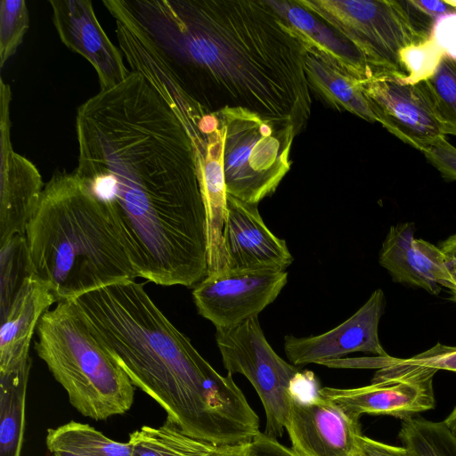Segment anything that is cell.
<instances>
[{
    "mask_svg": "<svg viewBox=\"0 0 456 456\" xmlns=\"http://www.w3.org/2000/svg\"><path fill=\"white\" fill-rule=\"evenodd\" d=\"M385 305V294L381 289H378L355 314L336 328L306 338L285 336L287 358L297 367L309 363L323 364L354 352L389 356L379 337V324Z\"/></svg>",
    "mask_w": 456,
    "mask_h": 456,
    "instance_id": "cell-14",
    "label": "cell"
},
{
    "mask_svg": "<svg viewBox=\"0 0 456 456\" xmlns=\"http://www.w3.org/2000/svg\"><path fill=\"white\" fill-rule=\"evenodd\" d=\"M288 281L285 271H237L208 273L192 291L198 313L216 329L233 327L273 303Z\"/></svg>",
    "mask_w": 456,
    "mask_h": 456,
    "instance_id": "cell-12",
    "label": "cell"
},
{
    "mask_svg": "<svg viewBox=\"0 0 456 456\" xmlns=\"http://www.w3.org/2000/svg\"><path fill=\"white\" fill-rule=\"evenodd\" d=\"M437 370L389 356L371 383L355 388H320L322 397L349 416L388 415L400 419L435 407L433 379Z\"/></svg>",
    "mask_w": 456,
    "mask_h": 456,
    "instance_id": "cell-9",
    "label": "cell"
},
{
    "mask_svg": "<svg viewBox=\"0 0 456 456\" xmlns=\"http://www.w3.org/2000/svg\"><path fill=\"white\" fill-rule=\"evenodd\" d=\"M31 275L25 235L0 244V317L8 310L25 279Z\"/></svg>",
    "mask_w": 456,
    "mask_h": 456,
    "instance_id": "cell-27",
    "label": "cell"
},
{
    "mask_svg": "<svg viewBox=\"0 0 456 456\" xmlns=\"http://www.w3.org/2000/svg\"><path fill=\"white\" fill-rule=\"evenodd\" d=\"M267 3L292 27L318 44L355 78L364 80L372 76V69L353 45L295 0H267Z\"/></svg>",
    "mask_w": 456,
    "mask_h": 456,
    "instance_id": "cell-21",
    "label": "cell"
},
{
    "mask_svg": "<svg viewBox=\"0 0 456 456\" xmlns=\"http://www.w3.org/2000/svg\"><path fill=\"white\" fill-rule=\"evenodd\" d=\"M379 262L394 281L420 288L432 295H438L443 287L449 289L451 285L445 255L438 246L415 238L413 223L390 226Z\"/></svg>",
    "mask_w": 456,
    "mask_h": 456,
    "instance_id": "cell-17",
    "label": "cell"
},
{
    "mask_svg": "<svg viewBox=\"0 0 456 456\" xmlns=\"http://www.w3.org/2000/svg\"><path fill=\"white\" fill-rule=\"evenodd\" d=\"M357 456H416L410 449L389 445L362 435Z\"/></svg>",
    "mask_w": 456,
    "mask_h": 456,
    "instance_id": "cell-34",
    "label": "cell"
},
{
    "mask_svg": "<svg viewBox=\"0 0 456 456\" xmlns=\"http://www.w3.org/2000/svg\"><path fill=\"white\" fill-rule=\"evenodd\" d=\"M76 133L74 173L110 207L133 254L167 256L197 236L206 209L195 144L141 74L81 104Z\"/></svg>",
    "mask_w": 456,
    "mask_h": 456,
    "instance_id": "cell-1",
    "label": "cell"
},
{
    "mask_svg": "<svg viewBox=\"0 0 456 456\" xmlns=\"http://www.w3.org/2000/svg\"><path fill=\"white\" fill-rule=\"evenodd\" d=\"M37 334L35 350L81 415L104 420L130 410L135 387L95 339L73 300L47 310Z\"/></svg>",
    "mask_w": 456,
    "mask_h": 456,
    "instance_id": "cell-5",
    "label": "cell"
},
{
    "mask_svg": "<svg viewBox=\"0 0 456 456\" xmlns=\"http://www.w3.org/2000/svg\"><path fill=\"white\" fill-rule=\"evenodd\" d=\"M398 437L416 456H456V437L444 420L419 416L401 419Z\"/></svg>",
    "mask_w": 456,
    "mask_h": 456,
    "instance_id": "cell-25",
    "label": "cell"
},
{
    "mask_svg": "<svg viewBox=\"0 0 456 456\" xmlns=\"http://www.w3.org/2000/svg\"><path fill=\"white\" fill-rule=\"evenodd\" d=\"M430 39L443 55L456 59V10L434 20Z\"/></svg>",
    "mask_w": 456,
    "mask_h": 456,
    "instance_id": "cell-32",
    "label": "cell"
},
{
    "mask_svg": "<svg viewBox=\"0 0 456 456\" xmlns=\"http://www.w3.org/2000/svg\"><path fill=\"white\" fill-rule=\"evenodd\" d=\"M49 4L61 42L91 63L101 90L116 86L130 75L120 50L104 32L90 0H51Z\"/></svg>",
    "mask_w": 456,
    "mask_h": 456,
    "instance_id": "cell-16",
    "label": "cell"
},
{
    "mask_svg": "<svg viewBox=\"0 0 456 456\" xmlns=\"http://www.w3.org/2000/svg\"><path fill=\"white\" fill-rule=\"evenodd\" d=\"M407 361L429 368L456 372V346L436 344L431 348L407 358Z\"/></svg>",
    "mask_w": 456,
    "mask_h": 456,
    "instance_id": "cell-33",
    "label": "cell"
},
{
    "mask_svg": "<svg viewBox=\"0 0 456 456\" xmlns=\"http://www.w3.org/2000/svg\"><path fill=\"white\" fill-rule=\"evenodd\" d=\"M11 87L0 79V244L25 235L44 190L36 166L15 152L10 138Z\"/></svg>",
    "mask_w": 456,
    "mask_h": 456,
    "instance_id": "cell-13",
    "label": "cell"
},
{
    "mask_svg": "<svg viewBox=\"0 0 456 456\" xmlns=\"http://www.w3.org/2000/svg\"><path fill=\"white\" fill-rule=\"evenodd\" d=\"M226 269L285 271L293 262L287 243L264 223L256 204L227 196L224 225Z\"/></svg>",
    "mask_w": 456,
    "mask_h": 456,
    "instance_id": "cell-15",
    "label": "cell"
},
{
    "mask_svg": "<svg viewBox=\"0 0 456 456\" xmlns=\"http://www.w3.org/2000/svg\"><path fill=\"white\" fill-rule=\"evenodd\" d=\"M92 334L186 435L216 447L260 434L259 419L232 375L219 374L134 281L74 299Z\"/></svg>",
    "mask_w": 456,
    "mask_h": 456,
    "instance_id": "cell-3",
    "label": "cell"
},
{
    "mask_svg": "<svg viewBox=\"0 0 456 456\" xmlns=\"http://www.w3.org/2000/svg\"><path fill=\"white\" fill-rule=\"evenodd\" d=\"M359 81L376 121L404 143L423 152L445 137L422 80L375 73Z\"/></svg>",
    "mask_w": 456,
    "mask_h": 456,
    "instance_id": "cell-11",
    "label": "cell"
},
{
    "mask_svg": "<svg viewBox=\"0 0 456 456\" xmlns=\"http://www.w3.org/2000/svg\"><path fill=\"white\" fill-rule=\"evenodd\" d=\"M57 302L50 287L32 274L14 295L1 316L0 373H8L31 362L29 346L42 315Z\"/></svg>",
    "mask_w": 456,
    "mask_h": 456,
    "instance_id": "cell-18",
    "label": "cell"
},
{
    "mask_svg": "<svg viewBox=\"0 0 456 456\" xmlns=\"http://www.w3.org/2000/svg\"><path fill=\"white\" fill-rule=\"evenodd\" d=\"M445 425L451 430L452 435L456 437V406L453 410L449 413V415L444 420Z\"/></svg>",
    "mask_w": 456,
    "mask_h": 456,
    "instance_id": "cell-38",
    "label": "cell"
},
{
    "mask_svg": "<svg viewBox=\"0 0 456 456\" xmlns=\"http://www.w3.org/2000/svg\"><path fill=\"white\" fill-rule=\"evenodd\" d=\"M45 444L52 456H131V444L118 442L86 423L70 420L48 428Z\"/></svg>",
    "mask_w": 456,
    "mask_h": 456,
    "instance_id": "cell-23",
    "label": "cell"
},
{
    "mask_svg": "<svg viewBox=\"0 0 456 456\" xmlns=\"http://www.w3.org/2000/svg\"><path fill=\"white\" fill-rule=\"evenodd\" d=\"M411 4L421 12L430 17L433 20L455 9L446 4L445 1L430 0H411Z\"/></svg>",
    "mask_w": 456,
    "mask_h": 456,
    "instance_id": "cell-35",
    "label": "cell"
},
{
    "mask_svg": "<svg viewBox=\"0 0 456 456\" xmlns=\"http://www.w3.org/2000/svg\"><path fill=\"white\" fill-rule=\"evenodd\" d=\"M318 383L291 388L286 430L298 456H357L359 419L319 394Z\"/></svg>",
    "mask_w": 456,
    "mask_h": 456,
    "instance_id": "cell-10",
    "label": "cell"
},
{
    "mask_svg": "<svg viewBox=\"0 0 456 456\" xmlns=\"http://www.w3.org/2000/svg\"><path fill=\"white\" fill-rule=\"evenodd\" d=\"M438 247L448 259L456 261V232L443 240Z\"/></svg>",
    "mask_w": 456,
    "mask_h": 456,
    "instance_id": "cell-36",
    "label": "cell"
},
{
    "mask_svg": "<svg viewBox=\"0 0 456 456\" xmlns=\"http://www.w3.org/2000/svg\"><path fill=\"white\" fill-rule=\"evenodd\" d=\"M131 456H209L216 446L186 435L167 418L159 427L142 426L129 435Z\"/></svg>",
    "mask_w": 456,
    "mask_h": 456,
    "instance_id": "cell-24",
    "label": "cell"
},
{
    "mask_svg": "<svg viewBox=\"0 0 456 456\" xmlns=\"http://www.w3.org/2000/svg\"><path fill=\"white\" fill-rule=\"evenodd\" d=\"M215 114L222 129L227 194L257 205L275 191L289 170L295 130L246 109L228 108Z\"/></svg>",
    "mask_w": 456,
    "mask_h": 456,
    "instance_id": "cell-7",
    "label": "cell"
},
{
    "mask_svg": "<svg viewBox=\"0 0 456 456\" xmlns=\"http://www.w3.org/2000/svg\"><path fill=\"white\" fill-rule=\"evenodd\" d=\"M447 266L451 273V285L448 289L452 295L450 300L456 303V261L447 258Z\"/></svg>",
    "mask_w": 456,
    "mask_h": 456,
    "instance_id": "cell-37",
    "label": "cell"
},
{
    "mask_svg": "<svg viewBox=\"0 0 456 456\" xmlns=\"http://www.w3.org/2000/svg\"><path fill=\"white\" fill-rule=\"evenodd\" d=\"M353 45L375 73L406 78L403 57L430 39L434 20L409 1L295 0Z\"/></svg>",
    "mask_w": 456,
    "mask_h": 456,
    "instance_id": "cell-6",
    "label": "cell"
},
{
    "mask_svg": "<svg viewBox=\"0 0 456 456\" xmlns=\"http://www.w3.org/2000/svg\"><path fill=\"white\" fill-rule=\"evenodd\" d=\"M299 33L305 49V69L310 90L334 109L377 122L360 81L309 37Z\"/></svg>",
    "mask_w": 456,
    "mask_h": 456,
    "instance_id": "cell-20",
    "label": "cell"
},
{
    "mask_svg": "<svg viewBox=\"0 0 456 456\" xmlns=\"http://www.w3.org/2000/svg\"><path fill=\"white\" fill-rule=\"evenodd\" d=\"M216 342L228 374H241L255 388L265 412L264 433L272 438L286 429L292 383L300 371L280 357L265 338L258 316L216 329Z\"/></svg>",
    "mask_w": 456,
    "mask_h": 456,
    "instance_id": "cell-8",
    "label": "cell"
},
{
    "mask_svg": "<svg viewBox=\"0 0 456 456\" xmlns=\"http://www.w3.org/2000/svg\"><path fill=\"white\" fill-rule=\"evenodd\" d=\"M442 55L431 39L407 49L403 57L407 80H424L434 70Z\"/></svg>",
    "mask_w": 456,
    "mask_h": 456,
    "instance_id": "cell-30",
    "label": "cell"
},
{
    "mask_svg": "<svg viewBox=\"0 0 456 456\" xmlns=\"http://www.w3.org/2000/svg\"><path fill=\"white\" fill-rule=\"evenodd\" d=\"M209 456H298L291 448L261 432L246 444L216 447Z\"/></svg>",
    "mask_w": 456,
    "mask_h": 456,
    "instance_id": "cell-29",
    "label": "cell"
},
{
    "mask_svg": "<svg viewBox=\"0 0 456 456\" xmlns=\"http://www.w3.org/2000/svg\"><path fill=\"white\" fill-rule=\"evenodd\" d=\"M29 26L27 4L24 0L0 2V66L15 53Z\"/></svg>",
    "mask_w": 456,
    "mask_h": 456,
    "instance_id": "cell-28",
    "label": "cell"
},
{
    "mask_svg": "<svg viewBox=\"0 0 456 456\" xmlns=\"http://www.w3.org/2000/svg\"><path fill=\"white\" fill-rule=\"evenodd\" d=\"M422 81L444 134L456 136V59L442 55L431 74Z\"/></svg>",
    "mask_w": 456,
    "mask_h": 456,
    "instance_id": "cell-26",
    "label": "cell"
},
{
    "mask_svg": "<svg viewBox=\"0 0 456 456\" xmlns=\"http://www.w3.org/2000/svg\"><path fill=\"white\" fill-rule=\"evenodd\" d=\"M186 94L208 113L250 110L305 129L312 109L300 33L267 0H122Z\"/></svg>",
    "mask_w": 456,
    "mask_h": 456,
    "instance_id": "cell-2",
    "label": "cell"
},
{
    "mask_svg": "<svg viewBox=\"0 0 456 456\" xmlns=\"http://www.w3.org/2000/svg\"><path fill=\"white\" fill-rule=\"evenodd\" d=\"M25 236L31 274L57 302L138 278L111 209L74 172L45 185Z\"/></svg>",
    "mask_w": 456,
    "mask_h": 456,
    "instance_id": "cell-4",
    "label": "cell"
},
{
    "mask_svg": "<svg viewBox=\"0 0 456 456\" xmlns=\"http://www.w3.org/2000/svg\"><path fill=\"white\" fill-rule=\"evenodd\" d=\"M422 153L445 180L456 181V147L445 137L438 138Z\"/></svg>",
    "mask_w": 456,
    "mask_h": 456,
    "instance_id": "cell-31",
    "label": "cell"
},
{
    "mask_svg": "<svg viewBox=\"0 0 456 456\" xmlns=\"http://www.w3.org/2000/svg\"><path fill=\"white\" fill-rule=\"evenodd\" d=\"M446 4L456 10V0H445Z\"/></svg>",
    "mask_w": 456,
    "mask_h": 456,
    "instance_id": "cell-39",
    "label": "cell"
},
{
    "mask_svg": "<svg viewBox=\"0 0 456 456\" xmlns=\"http://www.w3.org/2000/svg\"><path fill=\"white\" fill-rule=\"evenodd\" d=\"M31 362L0 373V456H20Z\"/></svg>",
    "mask_w": 456,
    "mask_h": 456,
    "instance_id": "cell-22",
    "label": "cell"
},
{
    "mask_svg": "<svg viewBox=\"0 0 456 456\" xmlns=\"http://www.w3.org/2000/svg\"><path fill=\"white\" fill-rule=\"evenodd\" d=\"M205 147L198 154L200 182L206 209L208 273L226 269L224 225L227 191L223 167V136L220 122L204 137Z\"/></svg>",
    "mask_w": 456,
    "mask_h": 456,
    "instance_id": "cell-19",
    "label": "cell"
}]
</instances>
